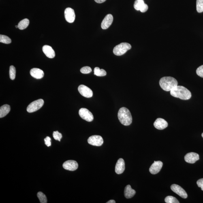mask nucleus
Segmentation results:
<instances>
[{"label":"nucleus","instance_id":"f257e3e1","mask_svg":"<svg viewBox=\"0 0 203 203\" xmlns=\"http://www.w3.org/2000/svg\"><path fill=\"white\" fill-rule=\"evenodd\" d=\"M170 91V95L172 96L184 100H189L191 97L190 91L183 86H177Z\"/></svg>","mask_w":203,"mask_h":203},{"label":"nucleus","instance_id":"f03ea898","mask_svg":"<svg viewBox=\"0 0 203 203\" xmlns=\"http://www.w3.org/2000/svg\"><path fill=\"white\" fill-rule=\"evenodd\" d=\"M161 87L165 91H170L178 86V82L176 79L170 76L163 77L159 81Z\"/></svg>","mask_w":203,"mask_h":203},{"label":"nucleus","instance_id":"7ed1b4c3","mask_svg":"<svg viewBox=\"0 0 203 203\" xmlns=\"http://www.w3.org/2000/svg\"><path fill=\"white\" fill-rule=\"evenodd\" d=\"M118 117L120 123L125 126H129L132 122V117L130 112L125 107H122L118 113Z\"/></svg>","mask_w":203,"mask_h":203},{"label":"nucleus","instance_id":"20e7f679","mask_svg":"<svg viewBox=\"0 0 203 203\" xmlns=\"http://www.w3.org/2000/svg\"><path fill=\"white\" fill-rule=\"evenodd\" d=\"M131 48V46L129 43H122L115 47L113 52L116 55L121 56L125 54Z\"/></svg>","mask_w":203,"mask_h":203},{"label":"nucleus","instance_id":"39448f33","mask_svg":"<svg viewBox=\"0 0 203 203\" xmlns=\"http://www.w3.org/2000/svg\"><path fill=\"white\" fill-rule=\"evenodd\" d=\"M44 103V101L42 99H39L34 101L28 105L27 108V111L29 113L36 112L43 107Z\"/></svg>","mask_w":203,"mask_h":203},{"label":"nucleus","instance_id":"423d86ee","mask_svg":"<svg viewBox=\"0 0 203 203\" xmlns=\"http://www.w3.org/2000/svg\"><path fill=\"white\" fill-rule=\"evenodd\" d=\"M81 117L83 119L88 122L93 121L94 117L92 113L88 109L85 108H82L80 109L79 112Z\"/></svg>","mask_w":203,"mask_h":203},{"label":"nucleus","instance_id":"0eeeda50","mask_svg":"<svg viewBox=\"0 0 203 203\" xmlns=\"http://www.w3.org/2000/svg\"><path fill=\"white\" fill-rule=\"evenodd\" d=\"M88 142L91 145L100 146L103 144V139L101 136L94 135L90 137L88 139Z\"/></svg>","mask_w":203,"mask_h":203},{"label":"nucleus","instance_id":"6e6552de","mask_svg":"<svg viewBox=\"0 0 203 203\" xmlns=\"http://www.w3.org/2000/svg\"><path fill=\"white\" fill-rule=\"evenodd\" d=\"M171 189L172 190L180 195L182 198L186 199L188 195L187 193L183 188L177 184H173L171 186Z\"/></svg>","mask_w":203,"mask_h":203},{"label":"nucleus","instance_id":"1a4fd4ad","mask_svg":"<svg viewBox=\"0 0 203 203\" xmlns=\"http://www.w3.org/2000/svg\"><path fill=\"white\" fill-rule=\"evenodd\" d=\"M78 90L79 93L84 97L90 98L93 96V93L91 90L84 85H81L79 86Z\"/></svg>","mask_w":203,"mask_h":203},{"label":"nucleus","instance_id":"9d476101","mask_svg":"<svg viewBox=\"0 0 203 203\" xmlns=\"http://www.w3.org/2000/svg\"><path fill=\"white\" fill-rule=\"evenodd\" d=\"M65 16L66 20L70 23L74 22L75 15L74 10L70 8H67L65 11Z\"/></svg>","mask_w":203,"mask_h":203},{"label":"nucleus","instance_id":"9b49d317","mask_svg":"<svg viewBox=\"0 0 203 203\" xmlns=\"http://www.w3.org/2000/svg\"><path fill=\"white\" fill-rule=\"evenodd\" d=\"M64 169L68 170L73 171L78 168V164L77 162L74 160H68L65 162L63 164Z\"/></svg>","mask_w":203,"mask_h":203},{"label":"nucleus","instance_id":"f8f14e48","mask_svg":"<svg viewBox=\"0 0 203 203\" xmlns=\"http://www.w3.org/2000/svg\"><path fill=\"white\" fill-rule=\"evenodd\" d=\"M163 163L161 161H154L150 167L149 172L151 174H155L159 173L163 167Z\"/></svg>","mask_w":203,"mask_h":203},{"label":"nucleus","instance_id":"ddd939ff","mask_svg":"<svg viewBox=\"0 0 203 203\" xmlns=\"http://www.w3.org/2000/svg\"><path fill=\"white\" fill-rule=\"evenodd\" d=\"M184 159L186 162L193 164L199 159V155L194 152H190L186 154L184 157Z\"/></svg>","mask_w":203,"mask_h":203},{"label":"nucleus","instance_id":"4468645a","mask_svg":"<svg viewBox=\"0 0 203 203\" xmlns=\"http://www.w3.org/2000/svg\"><path fill=\"white\" fill-rule=\"evenodd\" d=\"M113 20V17L112 14L107 15L102 22L101 28L103 29H108L112 24Z\"/></svg>","mask_w":203,"mask_h":203},{"label":"nucleus","instance_id":"2eb2a0df","mask_svg":"<svg viewBox=\"0 0 203 203\" xmlns=\"http://www.w3.org/2000/svg\"><path fill=\"white\" fill-rule=\"evenodd\" d=\"M154 125L156 129L163 130L168 127V123L163 118H158L154 122Z\"/></svg>","mask_w":203,"mask_h":203},{"label":"nucleus","instance_id":"dca6fc26","mask_svg":"<svg viewBox=\"0 0 203 203\" xmlns=\"http://www.w3.org/2000/svg\"><path fill=\"white\" fill-rule=\"evenodd\" d=\"M125 170V163L123 159H120L118 160L115 167V172L117 174H121Z\"/></svg>","mask_w":203,"mask_h":203},{"label":"nucleus","instance_id":"f3484780","mask_svg":"<svg viewBox=\"0 0 203 203\" xmlns=\"http://www.w3.org/2000/svg\"><path fill=\"white\" fill-rule=\"evenodd\" d=\"M42 49L43 52L47 57L53 58L55 56V52L51 47L48 45H44L43 46Z\"/></svg>","mask_w":203,"mask_h":203},{"label":"nucleus","instance_id":"a211bd4d","mask_svg":"<svg viewBox=\"0 0 203 203\" xmlns=\"http://www.w3.org/2000/svg\"><path fill=\"white\" fill-rule=\"evenodd\" d=\"M30 73L32 76L37 79L42 78L44 76V71L40 69L35 68L31 69Z\"/></svg>","mask_w":203,"mask_h":203},{"label":"nucleus","instance_id":"6ab92c4d","mask_svg":"<svg viewBox=\"0 0 203 203\" xmlns=\"http://www.w3.org/2000/svg\"><path fill=\"white\" fill-rule=\"evenodd\" d=\"M136 193L134 190L132 189L130 185H127L124 190V195L126 198L130 199L133 197Z\"/></svg>","mask_w":203,"mask_h":203},{"label":"nucleus","instance_id":"aec40b11","mask_svg":"<svg viewBox=\"0 0 203 203\" xmlns=\"http://www.w3.org/2000/svg\"><path fill=\"white\" fill-rule=\"evenodd\" d=\"M11 108L9 105L5 104L0 108V118H3L7 115L10 112Z\"/></svg>","mask_w":203,"mask_h":203},{"label":"nucleus","instance_id":"412c9836","mask_svg":"<svg viewBox=\"0 0 203 203\" xmlns=\"http://www.w3.org/2000/svg\"><path fill=\"white\" fill-rule=\"evenodd\" d=\"M29 21L27 18L24 19L19 23L18 26V28L20 30L26 29L29 25Z\"/></svg>","mask_w":203,"mask_h":203},{"label":"nucleus","instance_id":"4be33fe9","mask_svg":"<svg viewBox=\"0 0 203 203\" xmlns=\"http://www.w3.org/2000/svg\"><path fill=\"white\" fill-rule=\"evenodd\" d=\"M94 74L98 76H103L107 75L106 71L103 69H100L98 67H96L94 69Z\"/></svg>","mask_w":203,"mask_h":203},{"label":"nucleus","instance_id":"5701e85b","mask_svg":"<svg viewBox=\"0 0 203 203\" xmlns=\"http://www.w3.org/2000/svg\"><path fill=\"white\" fill-rule=\"evenodd\" d=\"M144 4V0H135L134 3V8L137 11H140Z\"/></svg>","mask_w":203,"mask_h":203},{"label":"nucleus","instance_id":"b1692460","mask_svg":"<svg viewBox=\"0 0 203 203\" xmlns=\"http://www.w3.org/2000/svg\"><path fill=\"white\" fill-rule=\"evenodd\" d=\"M0 42L5 44H9L11 42V39L6 35H0Z\"/></svg>","mask_w":203,"mask_h":203},{"label":"nucleus","instance_id":"393cba45","mask_svg":"<svg viewBox=\"0 0 203 203\" xmlns=\"http://www.w3.org/2000/svg\"><path fill=\"white\" fill-rule=\"evenodd\" d=\"M37 197H38L41 203H47V199L46 195L41 192H39L38 193Z\"/></svg>","mask_w":203,"mask_h":203},{"label":"nucleus","instance_id":"a878e982","mask_svg":"<svg viewBox=\"0 0 203 203\" xmlns=\"http://www.w3.org/2000/svg\"><path fill=\"white\" fill-rule=\"evenodd\" d=\"M9 73L10 78L11 80H14L16 78V70L14 66H10V68H9Z\"/></svg>","mask_w":203,"mask_h":203},{"label":"nucleus","instance_id":"bb28decb","mask_svg":"<svg viewBox=\"0 0 203 203\" xmlns=\"http://www.w3.org/2000/svg\"><path fill=\"white\" fill-rule=\"evenodd\" d=\"M196 9L199 13L203 12V0H196Z\"/></svg>","mask_w":203,"mask_h":203},{"label":"nucleus","instance_id":"cd10ccee","mask_svg":"<svg viewBox=\"0 0 203 203\" xmlns=\"http://www.w3.org/2000/svg\"><path fill=\"white\" fill-rule=\"evenodd\" d=\"M165 201L166 203H179V201L174 197L168 196L165 197Z\"/></svg>","mask_w":203,"mask_h":203},{"label":"nucleus","instance_id":"c85d7f7f","mask_svg":"<svg viewBox=\"0 0 203 203\" xmlns=\"http://www.w3.org/2000/svg\"><path fill=\"white\" fill-rule=\"evenodd\" d=\"M53 136L55 140L59 141L60 142L61 139L62 138V135L61 133H60L58 131H54L53 133Z\"/></svg>","mask_w":203,"mask_h":203},{"label":"nucleus","instance_id":"c756f323","mask_svg":"<svg viewBox=\"0 0 203 203\" xmlns=\"http://www.w3.org/2000/svg\"><path fill=\"white\" fill-rule=\"evenodd\" d=\"M81 72L83 74H88L91 72L92 70L91 68L88 66H86L81 69Z\"/></svg>","mask_w":203,"mask_h":203},{"label":"nucleus","instance_id":"7c9ffc66","mask_svg":"<svg viewBox=\"0 0 203 203\" xmlns=\"http://www.w3.org/2000/svg\"><path fill=\"white\" fill-rule=\"evenodd\" d=\"M196 72L199 76L203 78V65L200 66L197 69Z\"/></svg>","mask_w":203,"mask_h":203},{"label":"nucleus","instance_id":"2f4dec72","mask_svg":"<svg viewBox=\"0 0 203 203\" xmlns=\"http://www.w3.org/2000/svg\"><path fill=\"white\" fill-rule=\"evenodd\" d=\"M44 142L45 144L48 147H49L51 145V138L50 137H47L46 138L44 139Z\"/></svg>","mask_w":203,"mask_h":203},{"label":"nucleus","instance_id":"473e14b6","mask_svg":"<svg viewBox=\"0 0 203 203\" xmlns=\"http://www.w3.org/2000/svg\"><path fill=\"white\" fill-rule=\"evenodd\" d=\"M197 184L199 187L201 188V190L203 191V178L197 180Z\"/></svg>","mask_w":203,"mask_h":203},{"label":"nucleus","instance_id":"72a5a7b5","mask_svg":"<svg viewBox=\"0 0 203 203\" xmlns=\"http://www.w3.org/2000/svg\"><path fill=\"white\" fill-rule=\"evenodd\" d=\"M148 5L146 4L145 3L144 5L143 6L142 9H140V11L142 13H145L148 10Z\"/></svg>","mask_w":203,"mask_h":203},{"label":"nucleus","instance_id":"f704fd0d","mask_svg":"<svg viewBox=\"0 0 203 203\" xmlns=\"http://www.w3.org/2000/svg\"><path fill=\"white\" fill-rule=\"evenodd\" d=\"M106 0H95V1L97 3H104Z\"/></svg>","mask_w":203,"mask_h":203},{"label":"nucleus","instance_id":"c9c22d12","mask_svg":"<svg viewBox=\"0 0 203 203\" xmlns=\"http://www.w3.org/2000/svg\"><path fill=\"white\" fill-rule=\"evenodd\" d=\"M116 202L114 200H111L107 202V203H115Z\"/></svg>","mask_w":203,"mask_h":203},{"label":"nucleus","instance_id":"e433bc0d","mask_svg":"<svg viewBox=\"0 0 203 203\" xmlns=\"http://www.w3.org/2000/svg\"><path fill=\"white\" fill-rule=\"evenodd\" d=\"M16 28H18V25H16Z\"/></svg>","mask_w":203,"mask_h":203},{"label":"nucleus","instance_id":"4c0bfd02","mask_svg":"<svg viewBox=\"0 0 203 203\" xmlns=\"http://www.w3.org/2000/svg\"><path fill=\"white\" fill-rule=\"evenodd\" d=\"M202 137L203 138V133H202Z\"/></svg>","mask_w":203,"mask_h":203}]
</instances>
